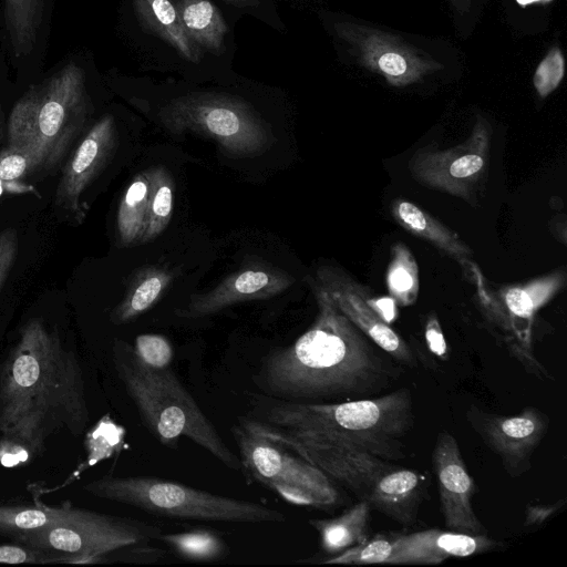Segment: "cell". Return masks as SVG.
Listing matches in <instances>:
<instances>
[{
	"label": "cell",
	"instance_id": "1",
	"mask_svg": "<svg viewBox=\"0 0 567 567\" xmlns=\"http://www.w3.org/2000/svg\"><path fill=\"white\" fill-rule=\"evenodd\" d=\"M318 315L289 347L271 352L256 378L265 395L292 402L377 396L400 378L398 362L361 332L308 278Z\"/></svg>",
	"mask_w": 567,
	"mask_h": 567
},
{
	"label": "cell",
	"instance_id": "2",
	"mask_svg": "<svg viewBox=\"0 0 567 567\" xmlns=\"http://www.w3.org/2000/svg\"><path fill=\"white\" fill-rule=\"evenodd\" d=\"M84 379L59 333L33 318L0 367V436L23 443L33 457L50 436H79L89 422Z\"/></svg>",
	"mask_w": 567,
	"mask_h": 567
},
{
	"label": "cell",
	"instance_id": "3",
	"mask_svg": "<svg viewBox=\"0 0 567 567\" xmlns=\"http://www.w3.org/2000/svg\"><path fill=\"white\" fill-rule=\"evenodd\" d=\"M240 420L280 445L292 443L350 446L391 462L405 457L402 440L414 425L411 391H395L341 402L256 399Z\"/></svg>",
	"mask_w": 567,
	"mask_h": 567
},
{
	"label": "cell",
	"instance_id": "4",
	"mask_svg": "<svg viewBox=\"0 0 567 567\" xmlns=\"http://www.w3.org/2000/svg\"><path fill=\"white\" fill-rule=\"evenodd\" d=\"M112 361L145 427L161 444L176 449L185 436L228 468L243 472L239 457L169 368L147 367L123 340L114 341Z\"/></svg>",
	"mask_w": 567,
	"mask_h": 567
},
{
	"label": "cell",
	"instance_id": "5",
	"mask_svg": "<svg viewBox=\"0 0 567 567\" xmlns=\"http://www.w3.org/2000/svg\"><path fill=\"white\" fill-rule=\"evenodd\" d=\"M92 113L85 73L69 62L32 84L14 103L7 124L8 145L25 152L35 171L59 166Z\"/></svg>",
	"mask_w": 567,
	"mask_h": 567
},
{
	"label": "cell",
	"instance_id": "6",
	"mask_svg": "<svg viewBox=\"0 0 567 567\" xmlns=\"http://www.w3.org/2000/svg\"><path fill=\"white\" fill-rule=\"evenodd\" d=\"M89 494L169 518L228 524H284L287 518L265 504L202 491L156 476L104 475L83 485Z\"/></svg>",
	"mask_w": 567,
	"mask_h": 567
},
{
	"label": "cell",
	"instance_id": "7",
	"mask_svg": "<svg viewBox=\"0 0 567 567\" xmlns=\"http://www.w3.org/2000/svg\"><path fill=\"white\" fill-rule=\"evenodd\" d=\"M281 446L348 487L371 508L402 525L414 524L427 492L426 474L350 446L301 443Z\"/></svg>",
	"mask_w": 567,
	"mask_h": 567
},
{
	"label": "cell",
	"instance_id": "8",
	"mask_svg": "<svg viewBox=\"0 0 567 567\" xmlns=\"http://www.w3.org/2000/svg\"><path fill=\"white\" fill-rule=\"evenodd\" d=\"M158 118L172 134L214 140L227 156L252 157L275 142L268 124L245 101L226 94L189 93L164 105Z\"/></svg>",
	"mask_w": 567,
	"mask_h": 567
},
{
	"label": "cell",
	"instance_id": "9",
	"mask_svg": "<svg viewBox=\"0 0 567 567\" xmlns=\"http://www.w3.org/2000/svg\"><path fill=\"white\" fill-rule=\"evenodd\" d=\"M463 274L474 285L481 310L496 330L508 352L526 372L547 381L546 368L535 357L532 327L535 315L566 285L564 268L525 284L504 286L492 291L472 259L461 264Z\"/></svg>",
	"mask_w": 567,
	"mask_h": 567
},
{
	"label": "cell",
	"instance_id": "10",
	"mask_svg": "<svg viewBox=\"0 0 567 567\" xmlns=\"http://www.w3.org/2000/svg\"><path fill=\"white\" fill-rule=\"evenodd\" d=\"M231 431L243 473L287 503L327 508L340 502V493L332 480L317 466L251 430L240 419Z\"/></svg>",
	"mask_w": 567,
	"mask_h": 567
},
{
	"label": "cell",
	"instance_id": "11",
	"mask_svg": "<svg viewBox=\"0 0 567 567\" xmlns=\"http://www.w3.org/2000/svg\"><path fill=\"white\" fill-rule=\"evenodd\" d=\"M61 517L39 529L19 534L12 540L32 547L79 554L104 560L109 553L157 540L163 529L147 522L61 506Z\"/></svg>",
	"mask_w": 567,
	"mask_h": 567
},
{
	"label": "cell",
	"instance_id": "12",
	"mask_svg": "<svg viewBox=\"0 0 567 567\" xmlns=\"http://www.w3.org/2000/svg\"><path fill=\"white\" fill-rule=\"evenodd\" d=\"M491 144L492 127L480 116L463 143L443 150L427 145L415 151L408 163L410 174L427 188L472 203L487 178Z\"/></svg>",
	"mask_w": 567,
	"mask_h": 567
},
{
	"label": "cell",
	"instance_id": "13",
	"mask_svg": "<svg viewBox=\"0 0 567 567\" xmlns=\"http://www.w3.org/2000/svg\"><path fill=\"white\" fill-rule=\"evenodd\" d=\"M338 35L368 70L383 75L392 86L415 83L443 65L400 37L351 22L334 24Z\"/></svg>",
	"mask_w": 567,
	"mask_h": 567
},
{
	"label": "cell",
	"instance_id": "14",
	"mask_svg": "<svg viewBox=\"0 0 567 567\" xmlns=\"http://www.w3.org/2000/svg\"><path fill=\"white\" fill-rule=\"evenodd\" d=\"M466 420L484 444L499 456L504 471L518 478L532 467V456L549 429V416L535 406L499 415L471 405Z\"/></svg>",
	"mask_w": 567,
	"mask_h": 567
},
{
	"label": "cell",
	"instance_id": "15",
	"mask_svg": "<svg viewBox=\"0 0 567 567\" xmlns=\"http://www.w3.org/2000/svg\"><path fill=\"white\" fill-rule=\"evenodd\" d=\"M330 297L336 307L372 342L398 363L416 367V359L409 344L370 306L372 291L358 282L343 269L324 265L310 278Z\"/></svg>",
	"mask_w": 567,
	"mask_h": 567
},
{
	"label": "cell",
	"instance_id": "16",
	"mask_svg": "<svg viewBox=\"0 0 567 567\" xmlns=\"http://www.w3.org/2000/svg\"><path fill=\"white\" fill-rule=\"evenodd\" d=\"M117 145L115 120L102 116L90 127L65 163L54 194V207L81 224L85 217L82 196L105 168Z\"/></svg>",
	"mask_w": 567,
	"mask_h": 567
},
{
	"label": "cell",
	"instance_id": "17",
	"mask_svg": "<svg viewBox=\"0 0 567 567\" xmlns=\"http://www.w3.org/2000/svg\"><path fill=\"white\" fill-rule=\"evenodd\" d=\"M432 464L445 527L458 533L483 534L485 528L472 504L475 483L451 433L443 431L437 434Z\"/></svg>",
	"mask_w": 567,
	"mask_h": 567
},
{
	"label": "cell",
	"instance_id": "18",
	"mask_svg": "<svg viewBox=\"0 0 567 567\" xmlns=\"http://www.w3.org/2000/svg\"><path fill=\"white\" fill-rule=\"evenodd\" d=\"M295 278L286 271L256 265L227 276L212 290L193 295L185 307L175 311L184 319H198L250 300L272 298L287 290Z\"/></svg>",
	"mask_w": 567,
	"mask_h": 567
},
{
	"label": "cell",
	"instance_id": "19",
	"mask_svg": "<svg viewBox=\"0 0 567 567\" xmlns=\"http://www.w3.org/2000/svg\"><path fill=\"white\" fill-rule=\"evenodd\" d=\"M390 565H439L446 559L478 555L497 547L484 534H465L430 528L410 534H389Z\"/></svg>",
	"mask_w": 567,
	"mask_h": 567
},
{
	"label": "cell",
	"instance_id": "20",
	"mask_svg": "<svg viewBox=\"0 0 567 567\" xmlns=\"http://www.w3.org/2000/svg\"><path fill=\"white\" fill-rule=\"evenodd\" d=\"M390 210L401 228L435 246L460 265L472 259V248L455 231L414 203L396 198L392 202Z\"/></svg>",
	"mask_w": 567,
	"mask_h": 567
},
{
	"label": "cell",
	"instance_id": "21",
	"mask_svg": "<svg viewBox=\"0 0 567 567\" xmlns=\"http://www.w3.org/2000/svg\"><path fill=\"white\" fill-rule=\"evenodd\" d=\"M142 25L173 47L181 56L197 63L202 49L187 35L182 27L172 0H133Z\"/></svg>",
	"mask_w": 567,
	"mask_h": 567
},
{
	"label": "cell",
	"instance_id": "22",
	"mask_svg": "<svg viewBox=\"0 0 567 567\" xmlns=\"http://www.w3.org/2000/svg\"><path fill=\"white\" fill-rule=\"evenodd\" d=\"M173 280L172 272L163 267L147 266L131 278L123 299L113 309L110 319L114 324L130 322L152 308Z\"/></svg>",
	"mask_w": 567,
	"mask_h": 567
},
{
	"label": "cell",
	"instance_id": "23",
	"mask_svg": "<svg viewBox=\"0 0 567 567\" xmlns=\"http://www.w3.org/2000/svg\"><path fill=\"white\" fill-rule=\"evenodd\" d=\"M370 504L359 499L338 517L310 519L308 524L319 534L322 549L337 555L370 537Z\"/></svg>",
	"mask_w": 567,
	"mask_h": 567
},
{
	"label": "cell",
	"instance_id": "24",
	"mask_svg": "<svg viewBox=\"0 0 567 567\" xmlns=\"http://www.w3.org/2000/svg\"><path fill=\"white\" fill-rule=\"evenodd\" d=\"M150 178L146 171L134 175L116 213V237L120 247L143 244L147 227Z\"/></svg>",
	"mask_w": 567,
	"mask_h": 567
},
{
	"label": "cell",
	"instance_id": "25",
	"mask_svg": "<svg viewBox=\"0 0 567 567\" xmlns=\"http://www.w3.org/2000/svg\"><path fill=\"white\" fill-rule=\"evenodd\" d=\"M183 29L202 49L218 53L227 33V24L209 0H172Z\"/></svg>",
	"mask_w": 567,
	"mask_h": 567
},
{
	"label": "cell",
	"instance_id": "26",
	"mask_svg": "<svg viewBox=\"0 0 567 567\" xmlns=\"http://www.w3.org/2000/svg\"><path fill=\"white\" fill-rule=\"evenodd\" d=\"M43 11L44 0H4V22L16 58L33 50Z\"/></svg>",
	"mask_w": 567,
	"mask_h": 567
},
{
	"label": "cell",
	"instance_id": "27",
	"mask_svg": "<svg viewBox=\"0 0 567 567\" xmlns=\"http://www.w3.org/2000/svg\"><path fill=\"white\" fill-rule=\"evenodd\" d=\"M150 178L148 218L143 244L157 238L169 225L174 210L175 183L163 165L146 169Z\"/></svg>",
	"mask_w": 567,
	"mask_h": 567
},
{
	"label": "cell",
	"instance_id": "28",
	"mask_svg": "<svg viewBox=\"0 0 567 567\" xmlns=\"http://www.w3.org/2000/svg\"><path fill=\"white\" fill-rule=\"evenodd\" d=\"M385 284L390 297L402 307L415 303L419 297L420 281L417 262L410 248L402 241L391 248Z\"/></svg>",
	"mask_w": 567,
	"mask_h": 567
},
{
	"label": "cell",
	"instance_id": "29",
	"mask_svg": "<svg viewBox=\"0 0 567 567\" xmlns=\"http://www.w3.org/2000/svg\"><path fill=\"white\" fill-rule=\"evenodd\" d=\"M157 540L166 544L179 557L194 561L218 559L227 550L225 542L217 534L207 529L162 533Z\"/></svg>",
	"mask_w": 567,
	"mask_h": 567
},
{
	"label": "cell",
	"instance_id": "30",
	"mask_svg": "<svg viewBox=\"0 0 567 567\" xmlns=\"http://www.w3.org/2000/svg\"><path fill=\"white\" fill-rule=\"evenodd\" d=\"M61 506L51 507L38 498L33 505L0 506V535L11 539L22 533L45 527L61 517Z\"/></svg>",
	"mask_w": 567,
	"mask_h": 567
},
{
	"label": "cell",
	"instance_id": "31",
	"mask_svg": "<svg viewBox=\"0 0 567 567\" xmlns=\"http://www.w3.org/2000/svg\"><path fill=\"white\" fill-rule=\"evenodd\" d=\"M125 429L114 422L110 414L103 415L86 433L85 447L87 457L81 464L76 476L86 467L110 458L124 445Z\"/></svg>",
	"mask_w": 567,
	"mask_h": 567
},
{
	"label": "cell",
	"instance_id": "32",
	"mask_svg": "<svg viewBox=\"0 0 567 567\" xmlns=\"http://www.w3.org/2000/svg\"><path fill=\"white\" fill-rule=\"evenodd\" d=\"M136 357L153 369L169 368L174 351L169 340L157 333L138 334L132 344Z\"/></svg>",
	"mask_w": 567,
	"mask_h": 567
},
{
	"label": "cell",
	"instance_id": "33",
	"mask_svg": "<svg viewBox=\"0 0 567 567\" xmlns=\"http://www.w3.org/2000/svg\"><path fill=\"white\" fill-rule=\"evenodd\" d=\"M565 74V60L558 47H554L538 64L533 76L537 94L545 99L560 84Z\"/></svg>",
	"mask_w": 567,
	"mask_h": 567
},
{
	"label": "cell",
	"instance_id": "34",
	"mask_svg": "<svg viewBox=\"0 0 567 567\" xmlns=\"http://www.w3.org/2000/svg\"><path fill=\"white\" fill-rule=\"evenodd\" d=\"M64 553L47 550L25 544L0 545V564H60Z\"/></svg>",
	"mask_w": 567,
	"mask_h": 567
},
{
	"label": "cell",
	"instance_id": "35",
	"mask_svg": "<svg viewBox=\"0 0 567 567\" xmlns=\"http://www.w3.org/2000/svg\"><path fill=\"white\" fill-rule=\"evenodd\" d=\"M33 172V163L25 152L10 146L1 150L0 182L7 184L8 188L25 174Z\"/></svg>",
	"mask_w": 567,
	"mask_h": 567
},
{
	"label": "cell",
	"instance_id": "36",
	"mask_svg": "<svg viewBox=\"0 0 567 567\" xmlns=\"http://www.w3.org/2000/svg\"><path fill=\"white\" fill-rule=\"evenodd\" d=\"M18 239L16 228L8 227L0 231V291L17 258Z\"/></svg>",
	"mask_w": 567,
	"mask_h": 567
},
{
	"label": "cell",
	"instance_id": "37",
	"mask_svg": "<svg viewBox=\"0 0 567 567\" xmlns=\"http://www.w3.org/2000/svg\"><path fill=\"white\" fill-rule=\"evenodd\" d=\"M33 457L30 450L21 442L0 436V464L7 468L19 467L29 463Z\"/></svg>",
	"mask_w": 567,
	"mask_h": 567
},
{
	"label": "cell",
	"instance_id": "38",
	"mask_svg": "<svg viewBox=\"0 0 567 567\" xmlns=\"http://www.w3.org/2000/svg\"><path fill=\"white\" fill-rule=\"evenodd\" d=\"M425 340L429 349L441 360L447 359V346L435 312H431L425 322Z\"/></svg>",
	"mask_w": 567,
	"mask_h": 567
},
{
	"label": "cell",
	"instance_id": "39",
	"mask_svg": "<svg viewBox=\"0 0 567 567\" xmlns=\"http://www.w3.org/2000/svg\"><path fill=\"white\" fill-rule=\"evenodd\" d=\"M566 499H560L554 504H532L526 508L524 526L540 525L553 515H555L564 505Z\"/></svg>",
	"mask_w": 567,
	"mask_h": 567
},
{
	"label": "cell",
	"instance_id": "40",
	"mask_svg": "<svg viewBox=\"0 0 567 567\" xmlns=\"http://www.w3.org/2000/svg\"><path fill=\"white\" fill-rule=\"evenodd\" d=\"M368 301L373 310L386 322L391 323L396 318V302L392 297L374 296L371 291Z\"/></svg>",
	"mask_w": 567,
	"mask_h": 567
},
{
	"label": "cell",
	"instance_id": "41",
	"mask_svg": "<svg viewBox=\"0 0 567 567\" xmlns=\"http://www.w3.org/2000/svg\"><path fill=\"white\" fill-rule=\"evenodd\" d=\"M453 7L461 13L468 11L472 0H450Z\"/></svg>",
	"mask_w": 567,
	"mask_h": 567
},
{
	"label": "cell",
	"instance_id": "42",
	"mask_svg": "<svg viewBox=\"0 0 567 567\" xmlns=\"http://www.w3.org/2000/svg\"><path fill=\"white\" fill-rule=\"evenodd\" d=\"M230 4L237 6V7H256L259 3V0H224Z\"/></svg>",
	"mask_w": 567,
	"mask_h": 567
},
{
	"label": "cell",
	"instance_id": "43",
	"mask_svg": "<svg viewBox=\"0 0 567 567\" xmlns=\"http://www.w3.org/2000/svg\"><path fill=\"white\" fill-rule=\"evenodd\" d=\"M519 4L522 6H526L528 3H532V2H538V1H550V0H516Z\"/></svg>",
	"mask_w": 567,
	"mask_h": 567
},
{
	"label": "cell",
	"instance_id": "44",
	"mask_svg": "<svg viewBox=\"0 0 567 567\" xmlns=\"http://www.w3.org/2000/svg\"><path fill=\"white\" fill-rule=\"evenodd\" d=\"M0 141H1V109H0ZM1 152V148H0Z\"/></svg>",
	"mask_w": 567,
	"mask_h": 567
}]
</instances>
